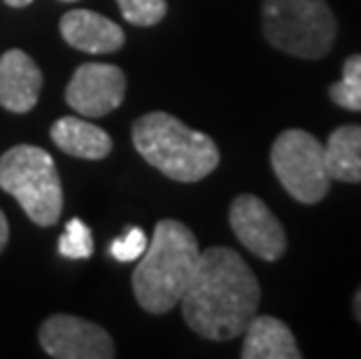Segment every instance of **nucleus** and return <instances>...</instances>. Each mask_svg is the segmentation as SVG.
I'll return each mask as SVG.
<instances>
[{
    "label": "nucleus",
    "instance_id": "1",
    "mask_svg": "<svg viewBox=\"0 0 361 359\" xmlns=\"http://www.w3.org/2000/svg\"><path fill=\"white\" fill-rule=\"evenodd\" d=\"M261 287L247 262L231 248L201 252L182 294V317L198 336L231 341L259 312Z\"/></svg>",
    "mask_w": 361,
    "mask_h": 359
},
{
    "label": "nucleus",
    "instance_id": "2",
    "mask_svg": "<svg viewBox=\"0 0 361 359\" xmlns=\"http://www.w3.org/2000/svg\"><path fill=\"white\" fill-rule=\"evenodd\" d=\"M196 236L178 219H161L133 271V292L142 310L164 315L180 303L196 271Z\"/></svg>",
    "mask_w": 361,
    "mask_h": 359
},
{
    "label": "nucleus",
    "instance_id": "3",
    "mask_svg": "<svg viewBox=\"0 0 361 359\" xmlns=\"http://www.w3.org/2000/svg\"><path fill=\"white\" fill-rule=\"evenodd\" d=\"M133 145L145 162L175 182H198L219 166V150L210 135L168 112L135 119Z\"/></svg>",
    "mask_w": 361,
    "mask_h": 359
},
{
    "label": "nucleus",
    "instance_id": "4",
    "mask_svg": "<svg viewBox=\"0 0 361 359\" xmlns=\"http://www.w3.org/2000/svg\"><path fill=\"white\" fill-rule=\"evenodd\" d=\"M0 189L17 198L30 221L51 226L63 212V187L47 150L17 145L0 157Z\"/></svg>",
    "mask_w": 361,
    "mask_h": 359
},
{
    "label": "nucleus",
    "instance_id": "5",
    "mask_svg": "<svg viewBox=\"0 0 361 359\" xmlns=\"http://www.w3.org/2000/svg\"><path fill=\"white\" fill-rule=\"evenodd\" d=\"M264 35L275 49L298 59L331 51L338 21L326 0H264Z\"/></svg>",
    "mask_w": 361,
    "mask_h": 359
},
{
    "label": "nucleus",
    "instance_id": "6",
    "mask_svg": "<svg viewBox=\"0 0 361 359\" xmlns=\"http://www.w3.org/2000/svg\"><path fill=\"white\" fill-rule=\"evenodd\" d=\"M271 166L287 194L305 205L319 203L334 182L326 171L324 145L301 128H289L275 138Z\"/></svg>",
    "mask_w": 361,
    "mask_h": 359
},
{
    "label": "nucleus",
    "instance_id": "7",
    "mask_svg": "<svg viewBox=\"0 0 361 359\" xmlns=\"http://www.w3.org/2000/svg\"><path fill=\"white\" fill-rule=\"evenodd\" d=\"M40 346L56 359H112L114 343L103 327L78 315H51L40 327Z\"/></svg>",
    "mask_w": 361,
    "mask_h": 359
},
{
    "label": "nucleus",
    "instance_id": "8",
    "mask_svg": "<svg viewBox=\"0 0 361 359\" xmlns=\"http://www.w3.org/2000/svg\"><path fill=\"white\" fill-rule=\"evenodd\" d=\"M228 221H231L235 238L264 262H278L287 250V233L280 219L259 196H235L228 210Z\"/></svg>",
    "mask_w": 361,
    "mask_h": 359
},
{
    "label": "nucleus",
    "instance_id": "9",
    "mask_svg": "<svg viewBox=\"0 0 361 359\" xmlns=\"http://www.w3.org/2000/svg\"><path fill=\"white\" fill-rule=\"evenodd\" d=\"M126 96V75L110 63H84L66 89L68 105L82 117H105L117 110Z\"/></svg>",
    "mask_w": 361,
    "mask_h": 359
},
{
    "label": "nucleus",
    "instance_id": "10",
    "mask_svg": "<svg viewBox=\"0 0 361 359\" xmlns=\"http://www.w3.org/2000/svg\"><path fill=\"white\" fill-rule=\"evenodd\" d=\"M42 89V73L26 51L10 49L0 56V105L24 114L35 108Z\"/></svg>",
    "mask_w": 361,
    "mask_h": 359
},
{
    "label": "nucleus",
    "instance_id": "11",
    "mask_svg": "<svg viewBox=\"0 0 361 359\" xmlns=\"http://www.w3.org/2000/svg\"><path fill=\"white\" fill-rule=\"evenodd\" d=\"M61 35L73 49L87 51V54H110L124 44V30L112 19L91 10H73L63 14Z\"/></svg>",
    "mask_w": 361,
    "mask_h": 359
},
{
    "label": "nucleus",
    "instance_id": "12",
    "mask_svg": "<svg viewBox=\"0 0 361 359\" xmlns=\"http://www.w3.org/2000/svg\"><path fill=\"white\" fill-rule=\"evenodd\" d=\"M243 359H298L301 350L287 324L271 315H255L245 327Z\"/></svg>",
    "mask_w": 361,
    "mask_h": 359
},
{
    "label": "nucleus",
    "instance_id": "13",
    "mask_svg": "<svg viewBox=\"0 0 361 359\" xmlns=\"http://www.w3.org/2000/svg\"><path fill=\"white\" fill-rule=\"evenodd\" d=\"M51 140L54 145L75 159H87L98 162L112 152V138L101 126H94L91 121L80 117H61L51 124Z\"/></svg>",
    "mask_w": 361,
    "mask_h": 359
},
{
    "label": "nucleus",
    "instance_id": "14",
    "mask_svg": "<svg viewBox=\"0 0 361 359\" xmlns=\"http://www.w3.org/2000/svg\"><path fill=\"white\" fill-rule=\"evenodd\" d=\"M324 162L331 180L361 182V126H338L324 145Z\"/></svg>",
    "mask_w": 361,
    "mask_h": 359
},
{
    "label": "nucleus",
    "instance_id": "15",
    "mask_svg": "<svg viewBox=\"0 0 361 359\" xmlns=\"http://www.w3.org/2000/svg\"><path fill=\"white\" fill-rule=\"evenodd\" d=\"M329 96L338 108L361 112V54L345 59L343 80L329 87Z\"/></svg>",
    "mask_w": 361,
    "mask_h": 359
},
{
    "label": "nucleus",
    "instance_id": "16",
    "mask_svg": "<svg viewBox=\"0 0 361 359\" xmlns=\"http://www.w3.org/2000/svg\"><path fill=\"white\" fill-rule=\"evenodd\" d=\"M59 255L66 259H89L94 255L91 229L80 217H73L66 224V231L59 238Z\"/></svg>",
    "mask_w": 361,
    "mask_h": 359
},
{
    "label": "nucleus",
    "instance_id": "17",
    "mask_svg": "<svg viewBox=\"0 0 361 359\" xmlns=\"http://www.w3.org/2000/svg\"><path fill=\"white\" fill-rule=\"evenodd\" d=\"M121 14L133 26H154L166 17V0H117Z\"/></svg>",
    "mask_w": 361,
    "mask_h": 359
},
{
    "label": "nucleus",
    "instance_id": "18",
    "mask_svg": "<svg viewBox=\"0 0 361 359\" xmlns=\"http://www.w3.org/2000/svg\"><path fill=\"white\" fill-rule=\"evenodd\" d=\"M147 236L140 226H130L124 236L112 241L110 245V255L117 259V262H133V259H140L142 252L147 250Z\"/></svg>",
    "mask_w": 361,
    "mask_h": 359
},
{
    "label": "nucleus",
    "instance_id": "19",
    "mask_svg": "<svg viewBox=\"0 0 361 359\" xmlns=\"http://www.w3.org/2000/svg\"><path fill=\"white\" fill-rule=\"evenodd\" d=\"M7 238H10V226H7V219L3 215V210H0V252L5 250Z\"/></svg>",
    "mask_w": 361,
    "mask_h": 359
},
{
    "label": "nucleus",
    "instance_id": "20",
    "mask_svg": "<svg viewBox=\"0 0 361 359\" xmlns=\"http://www.w3.org/2000/svg\"><path fill=\"white\" fill-rule=\"evenodd\" d=\"M355 315H357L359 324H361V287L357 289V294H355Z\"/></svg>",
    "mask_w": 361,
    "mask_h": 359
},
{
    "label": "nucleus",
    "instance_id": "21",
    "mask_svg": "<svg viewBox=\"0 0 361 359\" xmlns=\"http://www.w3.org/2000/svg\"><path fill=\"white\" fill-rule=\"evenodd\" d=\"M30 3H33V0H5V5H10V7H26Z\"/></svg>",
    "mask_w": 361,
    "mask_h": 359
},
{
    "label": "nucleus",
    "instance_id": "22",
    "mask_svg": "<svg viewBox=\"0 0 361 359\" xmlns=\"http://www.w3.org/2000/svg\"><path fill=\"white\" fill-rule=\"evenodd\" d=\"M63 3H75V0H63Z\"/></svg>",
    "mask_w": 361,
    "mask_h": 359
}]
</instances>
